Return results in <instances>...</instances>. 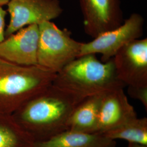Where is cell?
<instances>
[{
	"label": "cell",
	"mask_w": 147,
	"mask_h": 147,
	"mask_svg": "<svg viewBox=\"0 0 147 147\" xmlns=\"http://www.w3.org/2000/svg\"><path fill=\"white\" fill-rule=\"evenodd\" d=\"M84 98L53 84L11 115L34 142L44 141L68 130L70 116Z\"/></svg>",
	"instance_id": "1"
},
{
	"label": "cell",
	"mask_w": 147,
	"mask_h": 147,
	"mask_svg": "<svg viewBox=\"0 0 147 147\" xmlns=\"http://www.w3.org/2000/svg\"><path fill=\"white\" fill-rule=\"evenodd\" d=\"M53 84L86 98L126 86L118 79L113 58L102 62L94 54L79 57L56 74Z\"/></svg>",
	"instance_id": "2"
},
{
	"label": "cell",
	"mask_w": 147,
	"mask_h": 147,
	"mask_svg": "<svg viewBox=\"0 0 147 147\" xmlns=\"http://www.w3.org/2000/svg\"><path fill=\"white\" fill-rule=\"evenodd\" d=\"M56 76L39 65H20L0 58V113L11 115L53 84Z\"/></svg>",
	"instance_id": "3"
},
{
	"label": "cell",
	"mask_w": 147,
	"mask_h": 147,
	"mask_svg": "<svg viewBox=\"0 0 147 147\" xmlns=\"http://www.w3.org/2000/svg\"><path fill=\"white\" fill-rule=\"evenodd\" d=\"M38 26V65L57 74L79 57L83 42L73 39L67 29L59 28L51 21H44Z\"/></svg>",
	"instance_id": "4"
},
{
	"label": "cell",
	"mask_w": 147,
	"mask_h": 147,
	"mask_svg": "<svg viewBox=\"0 0 147 147\" xmlns=\"http://www.w3.org/2000/svg\"><path fill=\"white\" fill-rule=\"evenodd\" d=\"M144 19L133 13L119 26L105 32L88 42H83L79 57L88 54L101 55V62L113 58L127 44L140 39L143 33Z\"/></svg>",
	"instance_id": "5"
},
{
	"label": "cell",
	"mask_w": 147,
	"mask_h": 147,
	"mask_svg": "<svg viewBox=\"0 0 147 147\" xmlns=\"http://www.w3.org/2000/svg\"><path fill=\"white\" fill-rule=\"evenodd\" d=\"M7 5L10 19L5 38L25 27L52 21L63 11L59 0H11Z\"/></svg>",
	"instance_id": "6"
},
{
	"label": "cell",
	"mask_w": 147,
	"mask_h": 147,
	"mask_svg": "<svg viewBox=\"0 0 147 147\" xmlns=\"http://www.w3.org/2000/svg\"><path fill=\"white\" fill-rule=\"evenodd\" d=\"M118 79L127 86L147 87V38L127 44L113 58Z\"/></svg>",
	"instance_id": "7"
},
{
	"label": "cell",
	"mask_w": 147,
	"mask_h": 147,
	"mask_svg": "<svg viewBox=\"0 0 147 147\" xmlns=\"http://www.w3.org/2000/svg\"><path fill=\"white\" fill-rule=\"evenodd\" d=\"M85 33L94 38L124 21L120 0H79Z\"/></svg>",
	"instance_id": "8"
},
{
	"label": "cell",
	"mask_w": 147,
	"mask_h": 147,
	"mask_svg": "<svg viewBox=\"0 0 147 147\" xmlns=\"http://www.w3.org/2000/svg\"><path fill=\"white\" fill-rule=\"evenodd\" d=\"M39 26L25 27L0 42V58L20 65H38Z\"/></svg>",
	"instance_id": "9"
},
{
	"label": "cell",
	"mask_w": 147,
	"mask_h": 147,
	"mask_svg": "<svg viewBox=\"0 0 147 147\" xmlns=\"http://www.w3.org/2000/svg\"><path fill=\"white\" fill-rule=\"evenodd\" d=\"M136 117L123 88L106 92L100 104L97 133L103 134Z\"/></svg>",
	"instance_id": "10"
},
{
	"label": "cell",
	"mask_w": 147,
	"mask_h": 147,
	"mask_svg": "<svg viewBox=\"0 0 147 147\" xmlns=\"http://www.w3.org/2000/svg\"><path fill=\"white\" fill-rule=\"evenodd\" d=\"M116 141L98 133L67 130L50 139L34 142V147H116Z\"/></svg>",
	"instance_id": "11"
},
{
	"label": "cell",
	"mask_w": 147,
	"mask_h": 147,
	"mask_svg": "<svg viewBox=\"0 0 147 147\" xmlns=\"http://www.w3.org/2000/svg\"><path fill=\"white\" fill-rule=\"evenodd\" d=\"M105 93L85 98L73 112L68 123V130L97 133L100 104Z\"/></svg>",
	"instance_id": "12"
},
{
	"label": "cell",
	"mask_w": 147,
	"mask_h": 147,
	"mask_svg": "<svg viewBox=\"0 0 147 147\" xmlns=\"http://www.w3.org/2000/svg\"><path fill=\"white\" fill-rule=\"evenodd\" d=\"M34 144L11 115L0 113V147H34Z\"/></svg>",
	"instance_id": "13"
},
{
	"label": "cell",
	"mask_w": 147,
	"mask_h": 147,
	"mask_svg": "<svg viewBox=\"0 0 147 147\" xmlns=\"http://www.w3.org/2000/svg\"><path fill=\"white\" fill-rule=\"evenodd\" d=\"M101 134L112 140H123L129 143L147 146V118L136 117Z\"/></svg>",
	"instance_id": "14"
},
{
	"label": "cell",
	"mask_w": 147,
	"mask_h": 147,
	"mask_svg": "<svg viewBox=\"0 0 147 147\" xmlns=\"http://www.w3.org/2000/svg\"><path fill=\"white\" fill-rule=\"evenodd\" d=\"M128 94L132 98L139 100L147 110V87L128 86Z\"/></svg>",
	"instance_id": "15"
},
{
	"label": "cell",
	"mask_w": 147,
	"mask_h": 147,
	"mask_svg": "<svg viewBox=\"0 0 147 147\" xmlns=\"http://www.w3.org/2000/svg\"><path fill=\"white\" fill-rule=\"evenodd\" d=\"M7 13L2 7H0V42L5 38V18Z\"/></svg>",
	"instance_id": "16"
},
{
	"label": "cell",
	"mask_w": 147,
	"mask_h": 147,
	"mask_svg": "<svg viewBox=\"0 0 147 147\" xmlns=\"http://www.w3.org/2000/svg\"><path fill=\"white\" fill-rule=\"evenodd\" d=\"M128 147H147V146H143V145H141L136 143H129Z\"/></svg>",
	"instance_id": "17"
},
{
	"label": "cell",
	"mask_w": 147,
	"mask_h": 147,
	"mask_svg": "<svg viewBox=\"0 0 147 147\" xmlns=\"http://www.w3.org/2000/svg\"><path fill=\"white\" fill-rule=\"evenodd\" d=\"M11 0H0V7L7 5Z\"/></svg>",
	"instance_id": "18"
}]
</instances>
